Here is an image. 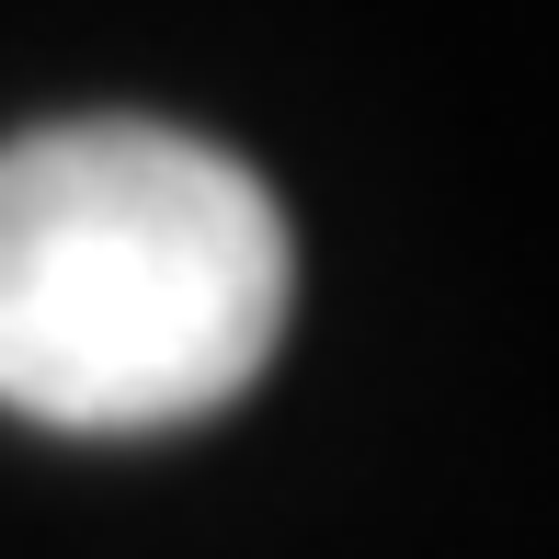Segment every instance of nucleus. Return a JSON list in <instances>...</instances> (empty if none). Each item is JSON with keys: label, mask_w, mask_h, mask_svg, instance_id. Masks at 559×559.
<instances>
[{"label": "nucleus", "mask_w": 559, "mask_h": 559, "mask_svg": "<svg viewBox=\"0 0 559 559\" xmlns=\"http://www.w3.org/2000/svg\"><path fill=\"white\" fill-rule=\"evenodd\" d=\"M286 206L148 115L0 138V412L46 435L206 423L286 343Z\"/></svg>", "instance_id": "obj_1"}]
</instances>
